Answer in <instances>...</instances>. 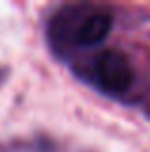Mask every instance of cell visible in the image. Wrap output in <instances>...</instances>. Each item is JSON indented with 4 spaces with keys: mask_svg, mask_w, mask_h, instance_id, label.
Masks as SVG:
<instances>
[{
    "mask_svg": "<svg viewBox=\"0 0 150 152\" xmlns=\"http://www.w3.org/2000/svg\"><path fill=\"white\" fill-rule=\"evenodd\" d=\"M94 75L104 91L121 94L133 85V66L129 58L119 50H102L94 60Z\"/></svg>",
    "mask_w": 150,
    "mask_h": 152,
    "instance_id": "1",
    "label": "cell"
},
{
    "mask_svg": "<svg viewBox=\"0 0 150 152\" xmlns=\"http://www.w3.org/2000/svg\"><path fill=\"white\" fill-rule=\"evenodd\" d=\"M112 15L110 14H92L81 21L75 33V42L81 46H94L100 45L112 31Z\"/></svg>",
    "mask_w": 150,
    "mask_h": 152,
    "instance_id": "2",
    "label": "cell"
}]
</instances>
